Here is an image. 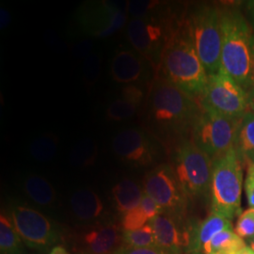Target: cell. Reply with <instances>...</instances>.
<instances>
[{"label": "cell", "mask_w": 254, "mask_h": 254, "mask_svg": "<svg viewBox=\"0 0 254 254\" xmlns=\"http://www.w3.org/2000/svg\"><path fill=\"white\" fill-rule=\"evenodd\" d=\"M247 160H249V161H252V162L254 164V155H251L250 157H248V158H247Z\"/></svg>", "instance_id": "8d00e7d4"}, {"label": "cell", "mask_w": 254, "mask_h": 254, "mask_svg": "<svg viewBox=\"0 0 254 254\" xmlns=\"http://www.w3.org/2000/svg\"><path fill=\"white\" fill-rule=\"evenodd\" d=\"M200 105L224 116L242 119L249 111L251 100L247 91L220 69L209 75Z\"/></svg>", "instance_id": "9c48e42d"}, {"label": "cell", "mask_w": 254, "mask_h": 254, "mask_svg": "<svg viewBox=\"0 0 254 254\" xmlns=\"http://www.w3.org/2000/svg\"><path fill=\"white\" fill-rule=\"evenodd\" d=\"M80 254H116L124 248L123 229L112 222L87 228L78 238Z\"/></svg>", "instance_id": "9a60e30c"}, {"label": "cell", "mask_w": 254, "mask_h": 254, "mask_svg": "<svg viewBox=\"0 0 254 254\" xmlns=\"http://www.w3.org/2000/svg\"><path fill=\"white\" fill-rule=\"evenodd\" d=\"M70 205L75 218L81 221H93L104 213V203L94 191L81 189L75 191L70 199Z\"/></svg>", "instance_id": "ac0fdd59"}, {"label": "cell", "mask_w": 254, "mask_h": 254, "mask_svg": "<svg viewBox=\"0 0 254 254\" xmlns=\"http://www.w3.org/2000/svg\"><path fill=\"white\" fill-rule=\"evenodd\" d=\"M245 241L235 231L218 233L203 250L202 254H236L246 247Z\"/></svg>", "instance_id": "7402d4cb"}, {"label": "cell", "mask_w": 254, "mask_h": 254, "mask_svg": "<svg viewBox=\"0 0 254 254\" xmlns=\"http://www.w3.org/2000/svg\"><path fill=\"white\" fill-rule=\"evenodd\" d=\"M10 218L23 243L31 250L46 252L60 240L54 223L35 209L15 205Z\"/></svg>", "instance_id": "8fae6325"}, {"label": "cell", "mask_w": 254, "mask_h": 254, "mask_svg": "<svg viewBox=\"0 0 254 254\" xmlns=\"http://www.w3.org/2000/svg\"><path fill=\"white\" fill-rule=\"evenodd\" d=\"M201 106L194 97L160 76L149 98V119L160 134L180 136L192 130Z\"/></svg>", "instance_id": "7a4b0ae2"}, {"label": "cell", "mask_w": 254, "mask_h": 254, "mask_svg": "<svg viewBox=\"0 0 254 254\" xmlns=\"http://www.w3.org/2000/svg\"><path fill=\"white\" fill-rule=\"evenodd\" d=\"M158 72L195 99L203 95L209 75L192 42L186 20L178 22L170 37Z\"/></svg>", "instance_id": "6da1fadb"}, {"label": "cell", "mask_w": 254, "mask_h": 254, "mask_svg": "<svg viewBox=\"0 0 254 254\" xmlns=\"http://www.w3.org/2000/svg\"><path fill=\"white\" fill-rule=\"evenodd\" d=\"M58 148V137L52 134H47L35 138L29 146V152L36 160L46 162L54 157Z\"/></svg>", "instance_id": "484cf974"}, {"label": "cell", "mask_w": 254, "mask_h": 254, "mask_svg": "<svg viewBox=\"0 0 254 254\" xmlns=\"http://www.w3.org/2000/svg\"><path fill=\"white\" fill-rule=\"evenodd\" d=\"M236 149L243 158L254 154V111H248L241 119Z\"/></svg>", "instance_id": "cb8c5ba5"}, {"label": "cell", "mask_w": 254, "mask_h": 254, "mask_svg": "<svg viewBox=\"0 0 254 254\" xmlns=\"http://www.w3.org/2000/svg\"><path fill=\"white\" fill-rule=\"evenodd\" d=\"M163 213L162 209L150 196L144 193L139 205L128 212L122 218L123 231H135L144 227L157 215Z\"/></svg>", "instance_id": "ffe728a7"}, {"label": "cell", "mask_w": 254, "mask_h": 254, "mask_svg": "<svg viewBox=\"0 0 254 254\" xmlns=\"http://www.w3.org/2000/svg\"><path fill=\"white\" fill-rule=\"evenodd\" d=\"M221 27L220 69L246 91L253 90L254 34L243 14L235 8L219 9Z\"/></svg>", "instance_id": "3957f363"}, {"label": "cell", "mask_w": 254, "mask_h": 254, "mask_svg": "<svg viewBox=\"0 0 254 254\" xmlns=\"http://www.w3.org/2000/svg\"><path fill=\"white\" fill-rule=\"evenodd\" d=\"M97 146L95 142L91 139H85L78 142V144L74 147L73 152V157L74 161L79 164H88L93 161L96 156Z\"/></svg>", "instance_id": "f1b7e54d"}, {"label": "cell", "mask_w": 254, "mask_h": 254, "mask_svg": "<svg viewBox=\"0 0 254 254\" xmlns=\"http://www.w3.org/2000/svg\"><path fill=\"white\" fill-rule=\"evenodd\" d=\"M112 151L122 161L135 167H148L154 163L156 150L153 140L142 129L126 128L114 136Z\"/></svg>", "instance_id": "7c38bea8"}, {"label": "cell", "mask_w": 254, "mask_h": 254, "mask_svg": "<svg viewBox=\"0 0 254 254\" xmlns=\"http://www.w3.org/2000/svg\"><path fill=\"white\" fill-rule=\"evenodd\" d=\"M253 209V211H254V208H252Z\"/></svg>", "instance_id": "f35d334b"}, {"label": "cell", "mask_w": 254, "mask_h": 254, "mask_svg": "<svg viewBox=\"0 0 254 254\" xmlns=\"http://www.w3.org/2000/svg\"><path fill=\"white\" fill-rule=\"evenodd\" d=\"M190 245L187 254H202L204 248L218 233L234 231L232 220L211 213L204 220L190 225Z\"/></svg>", "instance_id": "e0dca14e"}, {"label": "cell", "mask_w": 254, "mask_h": 254, "mask_svg": "<svg viewBox=\"0 0 254 254\" xmlns=\"http://www.w3.org/2000/svg\"><path fill=\"white\" fill-rule=\"evenodd\" d=\"M173 168L188 199L201 197L210 190L213 160L192 140H185L177 148Z\"/></svg>", "instance_id": "52a82bcc"}, {"label": "cell", "mask_w": 254, "mask_h": 254, "mask_svg": "<svg viewBox=\"0 0 254 254\" xmlns=\"http://www.w3.org/2000/svg\"><path fill=\"white\" fill-rule=\"evenodd\" d=\"M144 73L145 60L136 50H119L111 60V77L119 84L133 85L142 78Z\"/></svg>", "instance_id": "2e32d148"}, {"label": "cell", "mask_w": 254, "mask_h": 254, "mask_svg": "<svg viewBox=\"0 0 254 254\" xmlns=\"http://www.w3.org/2000/svg\"><path fill=\"white\" fill-rule=\"evenodd\" d=\"M116 254H167L159 248H148V249H131L124 247Z\"/></svg>", "instance_id": "4dcf8cb0"}, {"label": "cell", "mask_w": 254, "mask_h": 254, "mask_svg": "<svg viewBox=\"0 0 254 254\" xmlns=\"http://www.w3.org/2000/svg\"><path fill=\"white\" fill-rule=\"evenodd\" d=\"M185 20L208 75L218 73L221 67L220 10L216 6L202 4L194 8Z\"/></svg>", "instance_id": "5b68a950"}, {"label": "cell", "mask_w": 254, "mask_h": 254, "mask_svg": "<svg viewBox=\"0 0 254 254\" xmlns=\"http://www.w3.org/2000/svg\"><path fill=\"white\" fill-rule=\"evenodd\" d=\"M236 254H254V252L248 246H246L244 249H242L239 253H237Z\"/></svg>", "instance_id": "836d02e7"}, {"label": "cell", "mask_w": 254, "mask_h": 254, "mask_svg": "<svg viewBox=\"0 0 254 254\" xmlns=\"http://www.w3.org/2000/svg\"><path fill=\"white\" fill-rule=\"evenodd\" d=\"M248 7H249V9H250V11H251V13L253 15V18L254 19V1L248 2Z\"/></svg>", "instance_id": "e575fe53"}, {"label": "cell", "mask_w": 254, "mask_h": 254, "mask_svg": "<svg viewBox=\"0 0 254 254\" xmlns=\"http://www.w3.org/2000/svg\"><path fill=\"white\" fill-rule=\"evenodd\" d=\"M157 14L134 17L127 24V38L138 54L158 72L164 49L175 27Z\"/></svg>", "instance_id": "ba28073f"}, {"label": "cell", "mask_w": 254, "mask_h": 254, "mask_svg": "<svg viewBox=\"0 0 254 254\" xmlns=\"http://www.w3.org/2000/svg\"><path fill=\"white\" fill-rule=\"evenodd\" d=\"M235 233L242 239H251L254 237V213L253 209L249 208L243 212L237 219Z\"/></svg>", "instance_id": "83f0119b"}, {"label": "cell", "mask_w": 254, "mask_h": 254, "mask_svg": "<svg viewBox=\"0 0 254 254\" xmlns=\"http://www.w3.org/2000/svg\"><path fill=\"white\" fill-rule=\"evenodd\" d=\"M250 100H251V106H252V108H253L254 111V99H250Z\"/></svg>", "instance_id": "74e56055"}, {"label": "cell", "mask_w": 254, "mask_h": 254, "mask_svg": "<svg viewBox=\"0 0 254 254\" xmlns=\"http://www.w3.org/2000/svg\"><path fill=\"white\" fill-rule=\"evenodd\" d=\"M143 191L160 206L163 213L184 219L189 199L182 190L173 166L162 164L147 173Z\"/></svg>", "instance_id": "30bf717a"}, {"label": "cell", "mask_w": 254, "mask_h": 254, "mask_svg": "<svg viewBox=\"0 0 254 254\" xmlns=\"http://www.w3.org/2000/svg\"><path fill=\"white\" fill-rule=\"evenodd\" d=\"M23 241L13 225L11 218L0 216V254H23Z\"/></svg>", "instance_id": "603a6c76"}, {"label": "cell", "mask_w": 254, "mask_h": 254, "mask_svg": "<svg viewBox=\"0 0 254 254\" xmlns=\"http://www.w3.org/2000/svg\"><path fill=\"white\" fill-rule=\"evenodd\" d=\"M49 254H71L63 246H56L54 247Z\"/></svg>", "instance_id": "1f68e13d"}, {"label": "cell", "mask_w": 254, "mask_h": 254, "mask_svg": "<svg viewBox=\"0 0 254 254\" xmlns=\"http://www.w3.org/2000/svg\"><path fill=\"white\" fill-rule=\"evenodd\" d=\"M138 104L122 95L111 102L107 109V117L111 121L121 122L133 117L136 114Z\"/></svg>", "instance_id": "4316f807"}, {"label": "cell", "mask_w": 254, "mask_h": 254, "mask_svg": "<svg viewBox=\"0 0 254 254\" xmlns=\"http://www.w3.org/2000/svg\"><path fill=\"white\" fill-rule=\"evenodd\" d=\"M240 122L241 119L227 117L201 106L191 130L192 141L214 160L236 148Z\"/></svg>", "instance_id": "8992f818"}, {"label": "cell", "mask_w": 254, "mask_h": 254, "mask_svg": "<svg viewBox=\"0 0 254 254\" xmlns=\"http://www.w3.org/2000/svg\"><path fill=\"white\" fill-rule=\"evenodd\" d=\"M111 193L115 208L123 216L137 207L144 196L143 189L129 178L119 181L113 187Z\"/></svg>", "instance_id": "d6986e66"}, {"label": "cell", "mask_w": 254, "mask_h": 254, "mask_svg": "<svg viewBox=\"0 0 254 254\" xmlns=\"http://www.w3.org/2000/svg\"><path fill=\"white\" fill-rule=\"evenodd\" d=\"M124 247L131 249L158 248L154 230L150 222L144 227L135 231H123Z\"/></svg>", "instance_id": "d4e9b609"}, {"label": "cell", "mask_w": 254, "mask_h": 254, "mask_svg": "<svg viewBox=\"0 0 254 254\" xmlns=\"http://www.w3.org/2000/svg\"><path fill=\"white\" fill-rule=\"evenodd\" d=\"M157 247L167 254H187L190 245V228L183 220L161 213L150 221Z\"/></svg>", "instance_id": "5bb4252c"}, {"label": "cell", "mask_w": 254, "mask_h": 254, "mask_svg": "<svg viewBox=\"0 0 254 254\" xmlns=\"http://www.w3.org/2000/svg\"><path fill=\"white\" fill-rule=\"evenodd\" d=\"M242 155L236 148L213 160L211 180V213L230 220L241 213L243 185Z\"/></svg>", "instance_id": "277c9868"}, {"label": "cell", "mask_w": 254, "mask_h": 254, "mask_svg": "<svg viewBox=\"0 0 254 254\" xmlns=\"http://www.w3.org/2000/svg\"><path fill=\"white\" fill-rule=\"evenodd\" d=\"M24 190L27 196L38 205L49 206L56 200V193L51 184L45 177L31 174L24 182Z\"/></svg>", "instance_id": "44dd1931"}, {"label": "cell", "mask_w": 254, "mask_h": 254, "mask_svg": "<svg viewBox=\"0 0 254 254\" xmlns=\"http://www.w3.org/2000/svg\"><path fill=\"white\" fill-rule=\"evenodd\" d=\"M245 190L249 206L250 208H254V164L249 160L246 175Z\"/></svg>", "instance_id": "f546056e"}, {"label": "cell", "mask_w": 254, "mask_h": 254, "mask_svg": "<svg viewBox=\"0 0 254 254\" xmlns=\"http://www.w3.org/2000/svg\"><path fill=\"white\" fill-rule=\"evenodd\" d=\"M249 242H250V248L254 252V237L249 239Z\"/></svg>", "instance_id": "d590c367"}, {"label": "cell", "mask_w": 254, "mask_h": 254, "mask_svg": "<svg viewBox=\"0 0 254 254\" xmlns=\"http://www.w3.org/2000/svg\"><path fill=\"white\" fill-rule=\"evenodd\" d=\"M252 84H253V90L254 91V36L253 39V56H252Z\"/></svg>", "instance_id": "d6a6232c"}, {"label": "cell", "mask_w": 254, "mask_h": 254, "mask_svg": "<svg viewBox=\"0 0 254 254\" xmlns=\"http://www.w3.org/2000/svg\"><path fill=\"white\" fill-rule=\"evenodd\" d=\"M77 20L85 33L92 36H107L122 27L125 13L106 2H91L82 6Z\"/></svg>", "instance_id": "4fadbf2b"}]
</instances>
